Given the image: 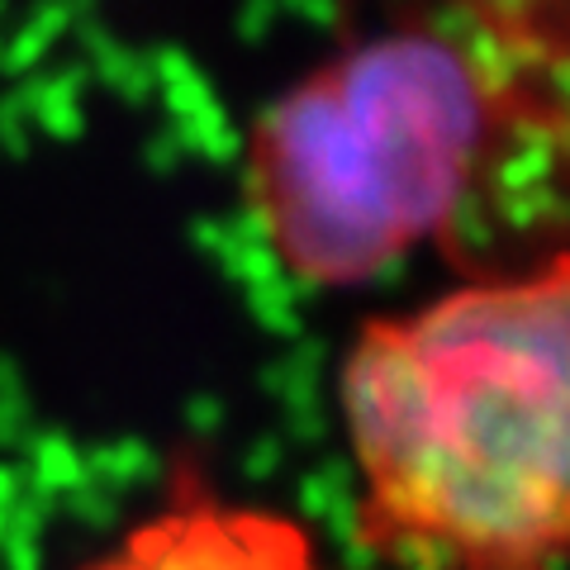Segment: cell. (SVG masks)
<instances>
[{
	"label": "cell",
	"mask_w": 570,
	"mask_h": 570,
	"mask_svg": "<svg viewBox=\"0 0 570 570\" xmlns=\"http://www.w3.org/2000/svg\"><path fill=\"white\" fill-rule=\"evenodd\" d=\"M566 10L551 0L404 10L347 39L247 134L243 200L281 272L366 285L566 163Z\"/></svg>",
	"instance_id": "cell-1"
},
{
	"label": "cell",
	"mask_w": 570,
	"mask_h": 570,
	"mask_svg": "<svg viewBox=\"0 0 570 570\" xmlns=\"http://www.w3.org/2000/svg\"><path fill=\"white\" fill-rule=\"evenodd\" d=\"M570 257L356 328L337 376L352 538L395 570H561Z\"/></svg>",
	"instance_id": "cell-2"
},
{
	"label": "cell",
	"mask_w": 570,
	"mask_h": 570,
	"mask_svg": "<svg viewBox=\"0 0 570 570\" xmlns=\"http://www.w3.org/2000/svg\"><path fill=\"white\" fill-rule=\"evenodd\" d=\"M86 570H328L305 523L281 509L238 504L205 480L195 461L171 475L163 509L124 532Z\"/></svg>",
	"instance_id": "cell-3"
}]
</instances>
